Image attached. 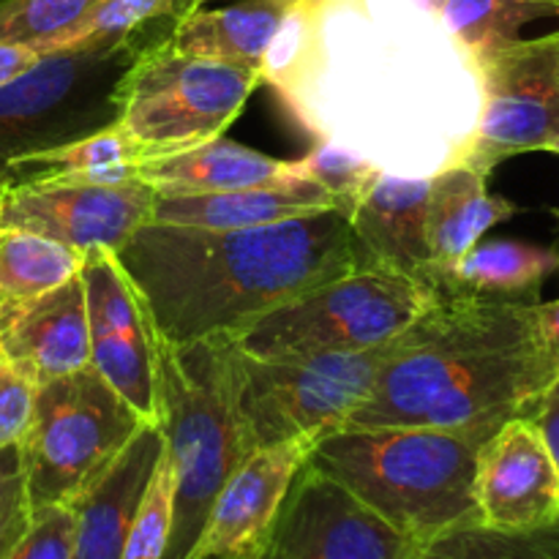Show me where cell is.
Returning a JSON list of instances; mask_svg holds the SVG:
<instances>
[{"label": "cell", "mask_w": 559, "mask_h": 559, "mask_svg": "<svg viewBox=\"0 0 559 559\" xmlns=\"http://www.w3.org/2000/svg\"><path fill=\"white\" fill-rule=\"evenodd\" d=\"M262 82L314 142L404 178L464 162L484 107L478 58L424 0L293 3Z\"/></svg>", "instance_id": "6da1fadb"}, {"label": "cell", "mask_w": 559, "mask_h": 559, "mask_svg": "<svg viewBox=\"0 0 559 559\" xmlns=\"http://www.w3.org/2000/svg\"><path fill=\"white\" fill-rule=\"evenodd\" d=\"M164 342L238 336L298 295L360 267L338 207L249 229L145 222L118 251Z\"/></svg>", "instance_id": "7a4b0ae2"}, {"label": "cell", "mask_w": 559, "mask_h": 559, "mask_svg": "<svg viewBox=\"0 0 559 559\" xmlns=\"http://www.w3.org/2000/svg\"><path fill=\"white\" fill-rule=\"evenodd\" d=\"M538 304L437 293L393 338L374 388L338 429H431L486 442L555 380Z\"/></svg>", "instance_id": "3957f363"}, {"label": "cell", "mask_w": 559, "mask_h": 559, "mask_svg": "<svg viewBox=\"0 0 559 559\" xmlns=\"http://www.w3.org/2000/svg\"><path fill=\"white\" fill-rule=\"evenodd\" d=\"M156 388V426L175 473L173 533L164 559H189L218 489L254 451L240 415L233 336L183 347L158 336Z\"/></svg>", "instance_id": "277c9868"}, {"label": "cell", "mask_w": 559, "mask_h": 559, "mask_svg": "<svg viewBox=\"0 0 559 559\" xmlns=\"http://www.w3.org/2000/svg\"><path fill=\"white\" fill-rule=\"evenodd\" d=\"M484 442L431 429H336L311 442L306 464L353 491L418 544L478 522L475 462Z\"/></svg>", "instance_id": "5b68a950"}, {"label": "cell", "mask_w": 559, "mask_h": 559, "mask_svg": "<svg viewBox=\"0 0 559 559\" xmlns=\"http://www.w3.org/2000/svg\"><path fill=\"white\" fill-rule=\"evenodd\" d=\"M173 25H153L120 41L55 49L0 87V178L16 158L118 126L126 71L142 49L164 41Z\"/></svg>", "instance_id": "8992f818"}, {"label": "cell", "mask_w": 559, "mask_h": 559, "mask_svg": "<svg viewBox=\"0 0 559 559\" xmlns=\"http://www.w3.org/2000/svg\"><path fill=\"white\" fill-rule=\"evenodd\" d=\"M435 298L429 284L402 273L355 267L273 309L233 342L251 358L358 353L402 336Z\"/></svg>", "instance_id": "52a82bcc"}, {"label": "cell", "mask_w": 559, "mask_h": 559, "mask_svg": "<svg viewBox=\"0 0 559 559\" xmlns=\"http://www.w3.org/2000/svg\"><path fill=\"white\" fill-rule=\"evenodd\" d=\"M147 420L93 366L36 391L20 442L31 511L74 502L102 478Z\"/></svg>", "instance_id": "ba28073f"}, {"label": "cell", "mask_w": 559, "mask_h": 559, "mask_svg": "<svg viewBox=\"0 0 559 559\" xmlns=\"http://www.w3.org/2000/svg\"><path fill=\"white\" fill-rule=\"evenodd\" d=\"M260 85L262 71L191 58L164 38L126 71L118 126L142 158L186 151L222 136Z\"/></svg>", "instance_id": "9c48e42d"}, {"label": "cell", "mask_w": 559, "mask_h": 559, "mask_svg": "<svg viewBox=\"0 0 559 559\" xmlns=\"http://www.w3.org/2000/svg\"><path fill=\"white\" fill-rule=\"evenodd\" d=\"M391 349L393 342H385L358 353L293 358H251L238 349V399L251 448L314 442L336 431L369 396Z\"/></svg>", "instance_id": "30bf717a"}, {"label": "cell", "mask_w": 559, "mask_h": 559, "mask_svg": "<svg viewBox=\"0 0 559 559\" xmlns=\"http://www.w3.org/2000/svg\"><path fill=\"white\" fill-rule=\"evenodd\" d=\"M484 107L464 162L480 173L559 140V31L513 38L478 58Z\"/></svg>", "instance_id": "8fae6325"}, {"label": "cell", "mask_w": 559, "mask_h": 559, "mask_svg": "<svg viewBox=\"0 0 559 559\" xmlns=\"http://www.w3.org/2000/svg\"><path fill=\"white\" fill-rule=\"evenodd\" d=\"M418 546L353 491L304 464L260 559H409Z\"/></svg>", "instance_id": "7c38bea8"}, {"label": "cell", "mask_w": 559, "mask_h": 559, "mask_svg": "<svg viewBox=\"0 0 559 559\" xmlns=\"http://www.w3.org/2000/svg\"><path fill=\"white\" fill-rule=\"evenodd\" d=\"M80 278L85 287L91 366L147 424L156 426L158 333L140 293L109 249H87Z\"/></svg>", "instance_id": "4fadbf2b"}, {"label": "cell", "mask_w": 559, "mask_h": 559, "mask_svg": "<svg viewBox=\"0 0 559 559\" xmlns=\"http://www.w3.org/2000/svg\"><path fill=\"white\" fill-rule=\"evenodd\" d=\"M153 189L126 183H27L3 191L0 227L27 229L85 254L118 251L151 218Z\"/></svg>", "instance_id": "5bb4252c"}, {"label": "cell", "mask_w": 559, "mask_h": 559, "mask_svg": "<svg viewBox=\"0 0 559 559\" xmlns=\"http://www.w3.org/2000/svg\"><path fill=\"white\" fill-rule=\"evenodd\" d=\"M473 495L484 527L533 533L559 522V467L527 415L502 424L478 448Z\"/></svg>", "instance_id": "9a60e30c"}, {"label": "cell", "mask_w": 559, "mask_h": 559, "mask_svg": "<svg viewBox=\"0 0 559 559\" xmlns=\"http://www.w3.org/2000/svg\"><path fill=\"white\" fill-rule=\"evenodd\" d=\"M309 451L311 440L251 451L218 489L189 559H260Z\"/></svg>", "instance_id": "2e32d148"}, {"label": "cell", "mask_w": 559, "mask_h": 559, "mask_svg": "<svg viewBox=\"0 0 559 559\" xmlns=\"http://www.w3.org/2000/svg\"><path fill=\"white\" fill-rule=\"evenodd\" d=\"M429 178L380 173L349 213L360 267H382L429 284L431 260L426 233Z\"/></svg>", "instance_id": "e0dca14e"}, {"label": "cell", "mask_w": 559, "mask_h": 559, "mask_svg": "<svg viewBox=\"0 0 559 559\" xmlns=\"http://www.w3.org/2000/svg\"><path fill=\"white\" fill-rule=\"evenodd\" d=\"M5 358L36 388L91 366L85 287L80 273L0 328Z\"/></svg>", "instance_id": "ac0fdd59"}, {"label": "cell", "mask_w": 559, "mask_h": 559, "mask_svg": "<svg viewBox=\"0 0 559 559\" xmlns=\"http://www.w3.org/2000/svg\"><path fill=\"white\" fill-rule=\"evenodd\" d=\"M164 451L162 429L142 426L126 451L71 506L76 513L74 559H120L131 519Z\"/></svg>", "instance_id": "d6986e66"}, {"label": "cell", "mask_w": 559, "mask_h": 559, "mask_svg": "<svg viewBox=\"0 0 559 559\" xmlns=\"http://www.w3.org/2000/svg\"><path fill=\"white\" fill-rule=\"evenodd\" d=\"M136 178L151 186L153 194L180 197L284 186L295 183L304 175L295 169V162L273 158L222 134L186 151L140 158Z\"/></svg>", "instance_id": "ffe728a7"}, {"label": "cell", "mask_w": 559, "mask_h": 559, "mask_svg": "<svg viewBox=\"0 0 559 559\" xmlns=\"http://www.w3.org/2000/svg\"><path fill=\"white\" fill-rule=\"evenodd\" d=\"M331 207L338 205L325 189H320L314 180L300 178L295 183L257 186V189L218 191V194H153L147 222L197 229H249L311 216Z\"/></svg>", "instance_id": "44dd1931"}, {"label": "cell", "mask_w": 559, "mask_h": 559, "mask_svg": "<svg viewBox=\"0 0 559 559\" xmlns=\"http://www.w3.org/2000/svg\"><path fill=\"white\" fill-rule=\"evenodd\" d=\"M295 0H235L222 9H186L167 41L191 58L262 71Z\"/></svg>", "instance_id": "7402d4cb"}, {"label": "cell", "mask_w": 559, "mask_h": 559, "mask_svg": "<svg viewBox=\"0 0 559 559\" xmlns=\"http://www.w3.org/2000/svg\"><path fill=\"white\" fill-rule=\"evenodd\" d=\"M559 273V246L527 240H480L467 254L429 276V287L445 295L538 304L540 289Z\"/></svg>", "instance_id": "603a6c76"}, {"label": "cell", "mask_w": 559, "mask_h": 559, "mask_svg": "<svg viewBox=\"0 0 559 559\" xmlns=\"http://www.w3.org/2000/svg\"><path fill=\"white\" fill-rule=\"evenodd\" d=\"M519 213L516 202L489 191V175L473 164H451L429 178L426 233L435 267H445L467 254L497 224L511 222Z\"/></svg>", "instance_id": "cb8c5ba5"}, {"label": "cell", "mask_w": 559, "mask_h": 559, "mask_svg": "<svg viewBox=\"0 0 559 559\" xmlns=\"http://www.w3.org/2000/svg\"><path fill=\"white\" fill-rule=\"evenodd\" d=\"M140 147L120 126L69 145L31 153L5 167L0 189L27 183H126L136 178Z\"/></svg>", "instance_id": "d4e9b609"}, {"label": "cell", "mask_w": 559, "mask_h": 559, "mask_svg": "<svg viewBox=\"0 0 559 559\" xmlns=\"http://www.w3.org/2000/svg\"><path fill=\"white\" fill-rule=\"evenodd\" d=\"M82 267L80 251L27 229L0 227V328Z\"/></svg>", "instance_id": "484cf974"}, {"label": "cell", "mask_w": 559, "mask_h": 559, "mask_svg": "<svg viewBox=\"0 0 559 559\" xmlns=\"http://www.w3.org/2000/svg\"><path fill=\"white\" fill-rule=\"evenodd\" d=\"M546 16H557V11L535 0H442L440 5V20L475 58L522 38L530 22Z\"/></svg>", "instance_id": "4316f807"}, {"label": "cell", "mask_w": 559, "mask_h": 559, "mask_svg": "<svg viewBox=\"0 0 559 559\" xmlns=\"http://www.w3.org/2000/svg\"><path fill=\"white\" fill-rule=\"evenodd\" d=\"M409 559H559V522L533 533L467 522L420 544Z\"/></svg>", "instance_id": "83f0119b"}, {"label": "cell", "mask_w": 559, "mask_h": 559, "mask_svg": "<svg viewBox=\"0 0 559 559\" xmlns=\"http://www.w3.org/2000/svg\"><path fill=\"white\" fill-rule=\"evenodd\" d=\"M102 3L104 0H0V41L31 44L44 55L55 52Z\"/></svg>", "instance_id": "f1b7e54d"}, {"label": "cell", "mask_w": 559, "mask_h": 559, "mask_svg": "<svg viewBox=\"0 0 559 559\" xmlns=\"http://www.w3.org/2000/svg\"><path fill=\"white\" fill-rule=\"evenodd\" d=\"M173 508L175 473L167 451H162L151 484H147L140 508H136L134 519H131L120 559H164L169 533H173Z\"/></svg>", "instance_id": "f546056e"}, {"label": "cell", "mask_w": 559, "mask_h": 559, "mask_svg": "<svg viewBox=\"0 0 559 559\" xmlns=\"http://www.w3.org/2000/svg\"><path fill=\"white\" fill-rule=\"evenodd\" d=\"M180 14H183V0H104L66 36L60 49L87 41H120L153 25L175 22Z\"/></svg>", "instance_id": "4dcf8cb0"}, {"label": "cell", "mask_w": 559, "mask_h": 559, "mask_svg": "<svg viewBox=\"0 0 559 559\" xmlns=\"http://www.w3.org/2000/svg\"><path fill=\"white\" fill-rule=\"evenodd\" d=\"M295 169L304 178L314 180L320 189H325L336 200L338 211H344L347 216L380 175L374 164L333 145V142H314V147L295 162Z\"/></svg>", "instance_id": "1f68e13d"}, {"label": "cell", "mask_w": 559, "mask_h": 559, "mask_svg": "<svg viewBox=\"0 0 559 559\" xmlns=\"http://www.w3.org/2000/svg\"><path fill=\"white\" fill-rule=\"evenodd\" d=\"M74 506H47L31 511V524L9 559H74Z\"/></svg>", "instance_id": "d6a6232c"}, {"label": "cell", "mask_w": 559, "mask_h": 559, "mask_svg": "<svg viewBox=\"0 0 559 559\" xmlns=\"http://www.w3.org/2000/svg\"><path fill=\"white\" fill-rule=\"evenodd\" d=\"M31 524L25 464L20 445L0 448V559H9Z\"/></svg>", "instance_id": "836d02e7"}, {"label": "cell", "mask_w": 559, "mask_h": 559, "mask_svg": "<svg viewBox=\"0 0 559 559\" xmlns=\"http://www.w3.org/2000/svg\"><path fill=\"white\" fill-rule=\"evenodd\" d=\"M38 388L5 358L0 347V448L20 445L33 418Z\"/></svg>", "instance_id": "e575fe53"}, {"label": "cell", "mask_w": 559, "mask_h": 559, "mask_svg": "<svg viewBox=\"0 0 559 559\" xmlns=\"http://www.w3.org/2000/svg\"><path fill=\"white\" fill-rule=\"evenodd\" d=\"M527 418L533 420L535 429L540 431V437H544V442L549 445L551 456H555L559 467V371L555 374V380L546 385V391L540 393L538 402L530 407Z\"/></svg>", "instance_id": "d590c367"}, {"label": "cell", "mask_w": 559, "mask_h": 559, "mask_svg": "<svg viewBox=\"0 0 559 559\" xmlns=\"http://www.w3.org/2000/svg\"><path fill=\"white\" fill-rule=\"evenodd\" d=\"M41 58V49L31 47V44L0 41V87L14 82L16 76H22L25 71H31Z\"/></svg>", "instance_id": "8d00e7d4"}, {"label": "cell", "mask_w": 559, "mask_h": 559, "mask_svg": "<svg viewBox=\"0 0 559 559\" xmlns=\"http://www.w3.org/2000/svg\"><path fill=\"white\" fill-rule=\"evenodd\" d=\"M538 328L540 338L546 344L551 364L559 371V298L557 300H538Z\"/></svg>", "instance_id": "74e56055"}, {"label": "cell", "mask_w": 559, "mask_h": 559, "mask_svg": "<svg viewBox=\"0 0 559 559\" xmlns=\"http://www.w3.org/2000/svg\"><path fill=\"white\" fill-rule=\"evenodd\" d=\"M205 3H213V0H183V11L197 9V5H205Z\"/></svg>", "instance_id": "f35d334b"}, {"label": "cell", "mask_w": 559, "mask_h": 559, "mask_svg": "<svg viewBox=\"0 0 559 559\" xmlns=\"http://www.w3.org/2000/svg\"><path fill=\"white\" fill-rule=\"evenodd\" d=\"M535 3L549 5V9H551V11H557V16H559V0H535Z\"/></svg>", "instance_id": "ab89813d"}, {"label": "cell", "mask_w": 559, "mask_h": 559, "mask_svg": "<svg viewBox=\"0 0 559 559\" xmlns=\"http://www.w3.org/2000/svg\"><path fill=\"white\" fill-rule=\"evenodd\" d=\"M549 153H557V156H559V140L551 142V145H549Z\"/></svg>", "instance_id": "60d3db41"}, {"label": "cell", "mask_w": 559, "mask_h": 559, "mask_svg": "<svg viewBox=\"0 0 559 559\" xmlns=\"http://www.w3.org/2000/svg\"><path fill=\"white\" fill-rule=\"evenodd\" d=\"M295 3H317V0H295Z\"/></svg>", "instance_id": "b9f144b4"}, {"label": "cell", "mask_w": 559, "mask_h": 559, "mask_svg": "<svg viewBox=\"0 0 559 559\" xmlns=\"http://www.w3.org/2000/svg\"><path fill=\"white\" fill-rule=\"evenodd\" d=\"M551 213H555V218L559 222V207H555V211H551Z\"/></svg>", "instance_id": "7bdbcfd3"}, {"label": "cell", "mask_w": 559, "mask_h": 559, "mask_svg": "<svg viewBox=\"0 0 559 559\" xmlns=\"http://www.w3.org/2000/svg\"><path fill=\"white\" fill-rule=\"evenodd\" d=\"M0 207H3V189H0Z\"/></svg>", "instance_id": "ee69618b"}]
</instances>
